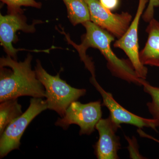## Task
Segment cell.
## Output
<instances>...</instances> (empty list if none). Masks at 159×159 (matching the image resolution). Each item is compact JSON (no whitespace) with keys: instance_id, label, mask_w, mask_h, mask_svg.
Listing matches in <instances>:
<instances>
[{"instance_id":"cell-11","label":"cell","mask_w":159,"mask_h":159,"mask_svg":"<svg viewBox=\"0 0 159 159\" xmlns=\"http://www.w3.org/2000/svg\"><path fill=\"white\" fill-rule=\"evenodd\" d=\"M148 39L145 47L139 52V59L142 65L159 67V21L151 20L146 30Z\"/></svg>"},{"instance_id":"cell-12","label":"cell","mask_w":159,"mask_h":159,"mask_svg":"<svg viewBox=\"0 0 159 159\" xmlns=\"http://www.w3.org/2000/svg\"><path fill=\"white\" fill-rule=\"evenodd\" d=\"M67 9L68 17L74 25L90 21V14L85 0H63Z\"/></svg>"},{"instance_id":"cell-16","label":"cell","mask_w":159,"mask_h":159,"mask_svg":"<svg viewBox=\"0 0 159 159\" xmlns=\"http://www.w3.org/2000/svg\"><path fill=\"white\" fill-rule=\"evenodd\" d=\"M125 139L128 142V149L129 152V157L131 159H144L145 158L139 153V145L137 140L134 137L132 139L129 137L125 136Z\"/></svg>"},{"instance_id":"cell-17","label":"cell","mask_w":159,"mask_h":159,"mask_svg":"<svg viewBox=\"0 0 159 159\" xmlns=\"http://www.w3.org/2000/svg\"><path fill=\"white\" fill-rule=\"evenodd\" d=\"M159 6V0H149L147 9L142 16V19L146 22L150 21L154 18V9Z\"/></svg>"},{"instance_id":"cell-3","label":"cell","mask_w":159,"mask_h":159,"mask_svg":"<svg viewBox=\"0 0 159 159\" xmlns=\"http://www.w3.org/2000/svg\"><path fill=\"white\" fill-rule=\"evenodd\" d=\"M35 71L45 90L48 109L55 111L61 117L64 116L72 102L86 93L85 89H76L69 85L61 79L59 73L55 76L50 75L43 68L39 61H37Z\"/></svg>"},{"instance_id":"cell-14","label":"cell","mask_w":159,"mask_h":159,"mask_svg":"<svg viewBox=\"0 0 159 159\" xmlns=\"http://www.w3.org/2000/svg\"><path fill=\"white\" fill-rule=\"evenodd\" d=\"M141 84L144 92L151 98V101L147 103L148 110L152 118L159 121V87L151 85L145 79L142 80Z\"/></svg>"},{"instance_id":"cell-10","label":"cell","mask_w":159,"mask_h":159,"mask_svg":"<svg viewBox=\"0 0 159 159\" xmlns=\"http://www.w3.org/2000/svg\"><path fill=\"white\" fill-rule=\"evenodd\" d=\"M19 30L32 33L35 31L34 25H29L20 12L10 13L7 15H0V41L1 45L9 56L16 59L18 51L22 49H17L12 46L16 40L15 33Z\"/></svg>"},{"instance_id":"cell-5","label":"cell","mask_w":159,"mask_h":159,"mask_svg":"<svg viewBox=\"0 0 159 159\" xmlns=\"http://www.w3.org/2000/svg\"><path fill=\"white\" fill-rule=\"evenodd\" d=\"M101 106L99 100L85 104L74 101L67 109L64 116L57 119L55 125L66 130L70 125L76 124L80 128V135H90L95 131L99 120L102 119Z\"/></svg>"},{"instance_id":"cell-18","label":"cell","mask_w":159,"mask_h":159,"mask_svg":"<svg viewBox=\"0 0 159 159\" xmlns=\"http://www.w3.org/2000/svg\"><path fill=\"white\" fill-rule=\"evenodd\" d=\"M104 8L111 11L116 9L119 6V0H99Z\"/></svg>"},{"instance_id":"cell-4","label":"cell","mask_w":159,"mask_h":159,"mask_svg":"<svg viewBox=\"0 0 159 159\" xmlns=\"http://www.w3.org/2000/svg\"><path fill=\"white\" fill-rule=\"evenodd\" d=\"M48 109L46 100L32 98L27 110L5 129L0 138V157L3 158L12 151L19 149L21 138L31 121Z\"/></svg>"},{"instance_id":"cell-2","label":"cell","mask_w":159,"mask_h":159,"mask_svg":"<svg viewBox=\"0 0 159 159\" xmlns=\"http://www.w3.org/2000/svg\"><path fill=\"white\" fill-rule=\"evenodd\" d=\"M32 57L28 54L18 62L8 55L0 59V102L23 96L46 97L45 90L31 69Z\"/></svg>"},{"instance_id":"cell-15","label":"cell","mask_w":159,"mask_h":159,"mask_svg":"<svg viewBox=\"0 0 159 159\" xmlns=\"http://www.w3.org/2000/svg\"><path fill=\"white\" fill-rule=\"evenodd\" d=\"M8 6L10 13L20 12L21 6H31L39 8L41 6L40 3L35 2V0H1Z\"/></svg>"},{"instance_id":"cell-6","label":"cell","mask_w":159,"mask_h":159,"mask_svg":"<svg viewBox=\"0 0 159 159\" xmlns=\"http://www.w3.org/2000/svg\"><path fill=\"white\" fill-rule=\"evenodd\" d=\"M148 2V0H139L133 21L125 34L114 44V48L122 49L128 56L139 78L145 80L147 77L148 69L142 64L139 59L138 29L140 18Z\"/></svg>"},{"instance_id":"cell-19","label":"cell","mask_w":159,"mask_h":159,"mask_svg":"<svg viewBox=\"0 0 159 159\" xmlns=\"http://www.w3.org/2000/svg\"><path fill=\"white\" fill-rule=\"evenodd\" d=\"M137 131H138L139 134L140 135V136L151 139V140H153V141H155V142L159 143V140H158V139H156V138L152 136L149 135L148 134L145 133L143 130H142L141 129H138Z\"/></svg>"},{"instance_id":"cell-8","label":"cell","mask_w":159,"mask_h":159,"mask_svg":"<svg viewBox=\"0 0 159 159\" xmlns=\"http://www.w3.org/2000/svg\"><path fill=\"white\" fill-rule=\"evenodd\" d=\"M90 82L102 96V105L108 109L110 116L116 125L120 127L121 124L125 123L136 126L139 129L150 127L157 131V127H159L158 120L153 118H142L130 112L117 102L111 94L104 90L97 82L96 78L91 77Z\"/></svg>"},{"instance_id":"cell-7","label":"cell","mask_w":159,"mask_h":159,"mask_svg":"<svg viewBox=\"0 0 159 159\" xmlns=\"http://www.w3.org/2000/svg\"><path fill=\"white\" fill-rule=\"evenodd\" d=\"M90 14V21L119 39L129 28L132 16L127 12L114 14L106 9L99 0H85Z\"/></svg>"},{"instance_id":"cell-1","label":"cell","mask_w":159,"mask_h":159,"mask_svg":"<svg viewBox=\"0 0 159 159\" xmlns=\"http://www.w3.org/2000/svg\"><path fill=\"white\" fill-rule=\"evenodd\" d=\"M82 25L85 27L86 32L83 36L80 45L76 44L67 39L77 49L80 59L91 74H95V67L90 58L86 54V51L89 48H93L98 49L105 57L107 61V68L113 76L129 83L142 85V79L138 77L129 60L119 58L111 48V43L115 39L113 35L91 21Z\"/></svg>"},{"instance_id":"cell-9","label":"cell","mask_w":159,"mask_h":159,"mask_svg":"<svg viewBox=\"0 0 159 159\" xmlns=\"http://www.w3.org/2000/svg\"><path fill=\"white\" fill-rule=\"evenodd\" d=\"M119 126L112 121L110 116L101 119L97 123L99 139L95 145V153L98 159H118V151L121 148L120 138L116 135Z\"/></svg>"},{"instance_id":"cell-13","label":"cell","mask_w":159,"mask_h":159,"mask_svg":"<svg viewBox=\"0 0 159 159\" xmlns=\"http://www.w3.org/2000/svg\"><path fill=\"white\" fill-rule=\"evenodd\" d=\"M22 107L17 99H10L0 104V135L13 120L22 114Z\"/></svg>"}]
</instances>
